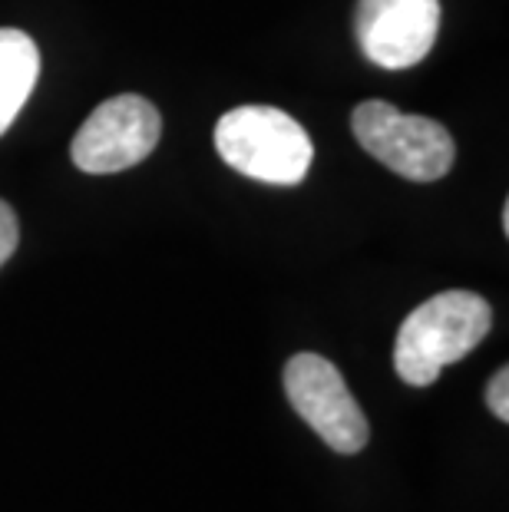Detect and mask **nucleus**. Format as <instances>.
<instances>
[{"label": "nucleus", "instance_id": "obj_1", "mask_svg": "<svg viewBox=\"0 0 509 512\" xmlns=\"http://www.w3.org/2000/svg\"><path fill=\"white\" fill-rule=\"evenodd\" d=\"M493 328L490 301L473 291L433 294L407 314L394 344V367L404 384L430 387L443 367L463 361Z\"/></svg>", "mask_w": 509, "mask_h": 512}, {"label": "nucleus", "instance_id": "obj_2", "mask_svg": "<svg viewBox=\"0 0 509 512\" xmlns=\"http://www.w3.org/2000/svg\"><path fill=\"white\" fill-rule=\"evenodd\" d=\"M215 149L242 176L265 185H298L314 146L295 116L275 106H238L215 126Z\"/></svg>", "mask_w": 509, "mask_h": 512}, {"label": "nucleus", "instance_id": "obj_3", "mask_svg": "<svg viewBox=\"0 0 509 512\" xmlns=\"http://www.w3.org/2000/svg\"><path fill=\"white\" fill-rule=\"evenodd\" d=\"M364 152L410 182H437L450 172L457 146L447 126L427 116H407L384 100H367L351 116Z\"/></svg>", "mask_w": 509, "mask_h": 512}, {"label": "nucleus", "instance_id": "obj_4", "mask_svg": "<svg viewBox=\"0 0 509 512\" xmlns=\"http://www.w3.org/2000/svg\"><path fill=\"white\" fill-rule=\"evenodd\" d=\"M291 407L334 453L354 456L371 440L364 410L344 384L341 370L321 354H295L285 367Z\"/></svg>", "mask_w": 509, "mask_h": 512}, {"label": "nucleus", "instance_id": "obj_5", "mask_svg": "<svg viewBox=\"0 0 509 512\" xmlns=\"http://www.w3.org/2000/svg\"><path fill=\"white\" fill-rule=\"evenodd\" d=\"M162 133L159 110L143 96H113L90 113L73 136L70 156L90 176H110L139 166L156 149Z\"/></svg>", "mask_w": 509, "mask_h": 512}, {"label": "nucleus", "instance_id": "obj_6", "mask_svg": "<svg viewBox=\"0 0 509 512\" xmlns=\"http://www.w3.org/2000/svg\"><path fill=\"white\" fill-rule=\"evenodd\" d=\"M357 43L384 70H407L433 50L440 0H357Z\"/></svg>", "mask_w": 509, "mask_h": 512}, {"label": "nucleus", "instance_id": "obj_7", "mask_svg": "<svg viewBox=\"0 0 509 512\" xmlns=\"http://www.w3.org/2000/svg\"><path fill=\"white\" fill-rule=\"evenodd\" d=\"M40 76V50L17 27L0 30V136L20 116Z\"/></svg>", "mask_w": 509, "mask_h": 512}, {"label": "nucleus", "instance_id": "obj_8", "mask_svg": "<svg viewBox=\"0 0 509 512\" xmlns=\"http://www.w3.org/2000/svg\"><path fill=\"white\" fill-rule=\"evenodd\" d=\"M17 242H20L17 215H14V209H10L7 202H0V268H4L7 258L17 252Z\"/></svg>", "mask_w": 509, "mask_h": 512}, {"label": "nucleus", "instance_id": "obj_9", "mask_svg": "<svg viewBox=\"0 0 509 512\" xmlns=\"http://www.w3.org/2000/svg\"><path fill=\"white\" fill-rule=\"evenodd\" d=\"M486 403H490L493 417L496 420H509V370L500 367L496 370V377L490 380V387H486Z\"/></svg>", "mask_w": 509, "mask_h": 512}]
</instances>
